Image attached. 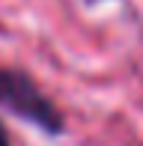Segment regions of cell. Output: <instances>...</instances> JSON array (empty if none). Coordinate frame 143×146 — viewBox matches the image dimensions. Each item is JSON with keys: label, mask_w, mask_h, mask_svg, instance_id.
<instances>
[{"label": "cell", "mask_w": 143, "mask_h": 146, "mask_svg": "<svg viewBox=\"0 0 143 146\" xmlns=\"http://www.w3.org/2000/svg\"><path fill=\"white\" fill-rule=\"evenodd\" d=\"M0 108L12 110L15 116L27 119L30 125L48 131V134H60L63 131V113L51 104V98L27 78L24 72L0 69Z\"/></svg>", "instance_id": "obj_1"}, {"label": "cell", "mask_w": 143, "mask_h": 146, "mask_svg": "<svg viewBox=\"0 0 143 146\" xmlns=\"http://www.w3.org/2000/svg\"><path fill=\"white\" fill-rule=\"evenodd\" d=\"M0 146H9V134H6V128H3V122H0Z\"/></svg>", "instance_id": "obj_2"}]
</instances>
